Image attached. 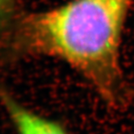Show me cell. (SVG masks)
<instances>
[{
  "mask_svg": "<svg viewBox=\"0 0 134 134\" xmlns=\"http://www.w3.org/2000/svg\"><path fill=\"white\" fill-rule=\"evenodd\" d=\"M134 0H71L35 12L15 13L5 26L8 45L26 55L63 62L111 107L128 99L121 65L124 25Z\"/></svg>",
  "mask_w": 134,
  "mask_h": 134,
  "instance_id": "cell-1",
  "label": "cell"
},
{
  "mask_svg": "<svg viewBox=\"0 0 134 134\" xmlns=\"http://www.w3.org/2000/svg\"><path fill=\"white\" fill-rule=\"evenodd\" d=\"M0 104L8 114L17 134H68L60 123L28 108L1 86Z\"/></svg>",
  "mask_w": 134,
  "mask_h": 134,
  "instance_id": "cell-2",
  "label": "cell"
},
{
  "mask_svg": "<svg viewBox=\"0 0 134 134\" xmlns=\"http://www.w3.org/2000/svg\"><path fill=\"white\" fill-rule=\"evenodd\" d=\"M13 0H0V26L5 27L15 14L12 8Z\"/></svg>",
  "mask_w": 134,
  "mask_h": 134,
  "instance_id": "cell-3",
  "label": "cell"
}]
</instances>
